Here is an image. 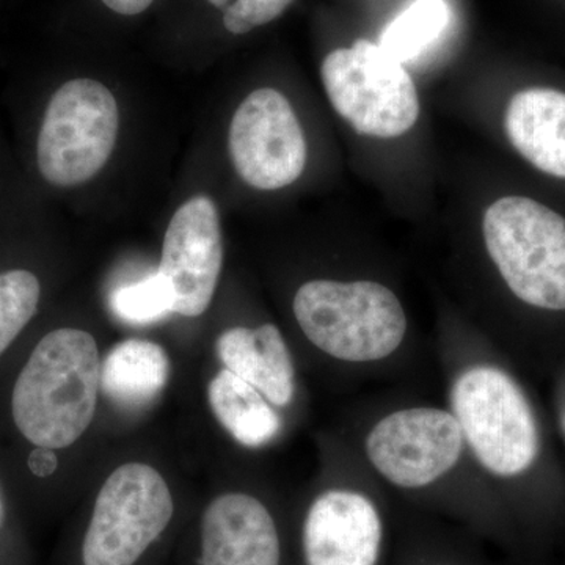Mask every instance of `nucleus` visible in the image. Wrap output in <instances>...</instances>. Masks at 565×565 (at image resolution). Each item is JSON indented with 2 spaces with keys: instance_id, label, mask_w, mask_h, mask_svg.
Wrapping results in <instances>:
<instances>
[{
  "instance_id": "nucleus-1",
  "label": "nucleus",
  "mask_w": 565,
  "mask_h": 565,
  "mask_svg": "<svg viewBox=\"0 0 565 565\" xmlns=\"http://www.w3.org/2000/svg\"><path fill=\"white\" fill-rule=\"evenodd\" d=\"M334 430L401 503L481 537L500 535L505 508L445 403L401 390L375 394L351 404Z\"/></svg>"
},
{
  "instance_id": "nucleus-7",
  "label": "nucleus",
  "mask_w": 565,
  "mask_h": 565,
  "mask_svg": "<svg viewBox=\"0 0 565 565\" xmlns=\"http://www.w3.org/2000/svg\"><path fill=\"white\" fill-rule=\"evenodd\" d=\"M174 500L158 468L126 462L96 494L82 544L84 565H134L172 522Z\"/></svg>"
},
{
  "instance_id": "nucleus-11",
  "label": "nucleus",
  "mask_w": 565,
  "mask_h": 565,
  "mask_svg": "<svg viewBox=\"0 0 565 565\" xmlns=\"http://www.w3.org/2000/svg\"><path fill=\"white\" fill-rule=\"evenodd\" d=\"M202 565H282L277 512L263 493L233 489L217 494L202 519Z\"/></svg>"
},
{
  "instance_id": "nucleus-15",
  "label": "nucleus",
  "mask_w": 565,
  "mask_h": 565,
  "mask_svg": "<svg viewBox=\"0 0 565 565\" xmlns=\"http://www.w3.org/2000/svg\"><path fill=\"white\" fill-rule=\"evenodd\" d=\"M207 403L223 430L248 451H263L281 440L289 419L255 386L222 367L207 385Z\"/></svg>"
},
{
  "instance_id": "nucleus-9",
  "label": "nucleus",
  "mask_w": 565,
  "mask_h": 565,
  "mask_svg": "<svg viewBox=\"0 0 565 565\" xmlns=\"http://www.w3.org/2000/svg\"><path fill=\"white\" fill-rule=\"evenodd\" d=\"M234 169L248 185L277 191L299 180L307 163V141L285 95L259 88L244 99L230 126Z\"/></svg>"
},
{
  "instance_id": "nucleus-2",
  "label": "nucleus",
  "mask_w": 565,
  "mask_h": 565,
  "mask_svg": "<svg viewBox=\"0 0 565 565\" xmlns=\"http://www.w3.org/2000/svg\"><path fill=\"white\" fill-rule=\"evenodd\" d=\"M434 362L445 404L456 416L479 473L505 508L533 481L545 459L535 405L505 353L471 323L446 319L438 327Z\"/></svg>"
},
{
  "instance_id": "nucleus-16",
  "label": "nucleus",
  "mask_w": 565,
  "mask_h": 565,
  "mask_svg": "<svg viewBox=\"0 0 565 565\" xmlns=\"http://www.w3.org/2000/svg\"><path fill=\"white\" fill-rule=\"evenodd\" d=\"M172 375V362L161 344L150 340L121 341L102 362V392L125 411L148 407L161 396Z\"/></svg>"
},
{
  "instance_id": "nucleus-14",
  "label": "nucleus",
  "mask_w": 565,
  "mask_h": 565,
  "mask_svg": "<svg viewBox=\"0 0 565 565\" xmlns=\"http://www.w3.org/2000/svg\"><path fill=\"white\" fill-rule=\"evenodd\" d=\"M396 503V539L390 565H487L481 552V535Z\"/></svg>"
},
{
  "instance_id": "nucleus-8",
  "label": "nucleus",
  "mask_w": 565,
  "mask_h": 565,
  "mask_svg": "<svg viewBox=\"0 0 565 565\" xmlns=\"http://www.w3.org/2000/svg\"><path fill=\"white\" fill-rule=\"evenodd\" d=\"M118 106L99 82H66L52 96L36 147L39 169L55 185L92 180L109 161L118 134Z\"/></svg>"
},
{
  "instance_id": "nucleus-4",
  "label": "nucleus",
  "mask_w": 565,
  "mask_h": 565,
  "mask_svg": "<svg viewBox=\"0 0 565 565\" xmlns=\"http://www.w3.org/2000/svg\"><path fill=\"white\" fill-rule=\"evenodd\" d=\"M319 471L300 514L302 565H390L393 494L338 430L319 435Z\"/></svg>"
},
{
  "instance_id": "nucleus-20",
  "label": "nucleus",
  "mask_w": 565,
  "mask_h": 565,
  "mask_svg": "<svg viewBox=\"0 0 565 565\" xmlns=\"http://www.w3.org/2000/svg\"><path fill=\"white\" fill-rule=\"evenodd\" d=\"M103 2L115 13L134 17V14H140L141 11L147 10L154 0H103Z\"/></svg>"
},
{
  "instance_id": "nucleus-5",
  "label": "nucleus",
  "mask_w": 565,
  "mask_h": 565,
  "mask_svg": "<svg viewBox=\"0 0 565 565\" xmlns=\"http://www.w3.org/2000/svg\"><path fill=\"white\" fill-rule=\"evenodd\" d=\"M482 243L508 292L526 307L565 311V218L525 196H504L487 210Z\"/></svg>"
},
{
  "instance_id": "nucleus-19",
  "label": "nucleus",
  "mask_w": 565,
  "mask_h": 565,
  "mask_svg": "<svg viewBox=\"0 0 565 565\" xmlns=\"http://www.w3.org/2000/svg\"><path fill=\"white\" fill-rule=\"evenodd\" d=\"M223 13L226 31L243 35L269 24L285 13L292 0H207Z\"/></svg>"
},
{
  "instance_id": "nucleus-3",
  "label": "nucleus",
  "mask_w": 565,
  "mask_h": 565,
  "mask_svg": "<svg viewBox=\"0 0 565 565\" xmlns=\"http://www.w3.org/2000/svg\"><path fill=\"white\" fill-rule=\"evenodd\" d=\"M102 390L95 337L76 327L41 334L0 388V444L13 445L7 470L17 481H47L58 455L90 429Z\"/></svg>"
},
{
  "instance_id": "nucleus-10",
  "label": "nucleus",
  "mask_w": 565,
  "mask_h": 565,
  "mask_svg": "<svg viewBox=\"0 0 565 565\" xmlns=\"http://www.w3.org/2000/svg\"><path fill=\"white\" fill-rule=\"evenodd\" d=\"M222 266L217 207L207 196H193L170 221L158 270L172 288L174 313L184 318L202 316L214 299Z\"/></svg>"
},
{
  "instance_id": "nucleus-22",
  "label": "nucleus",
  "mask_w": 565,
  "mask_h": 565,
  "mask_svg": "<svg viewBox=\"0 0 565 565\" xmlns=\"http://www.w3.org/2000/svg\"><path fill=\"white\" fill-rule=\"evenodd\" d=\"M561 423H563V430L565 434V412H564L563 418H561Z\"/></svg>"
},
{
  "instance_id": "nucleus-12",
  "label": "nucleus",
  "mask_w": 565,
  "mask_h": 565,
  "mask_svg": "<svg viewBox=\"0 0 565 565\" xmlns=\"http://www.w3.org/2000/svg\"><path fill=\"white\" fill-rule=\"evenodd\" d=\"M215 353L225 370L255 386L291 419L302 401V385L296 353L277 323L230 327L218 334Z\"/></svg>"
},
{
  "instance_id": "nucleus-6",
  "label": "nucleus",
  "mask_w": 565,
  "mask_h": 565,
  "mask_svg": "<svg viewBox=\"0 0 565 565\" xmlns=\"http://www.w3.org/2000/svg\"><path fill=\"white\" fill-rule=\"evenodd\" d=\"M321 76L334 110L362 136L394 139L418 121L414 79L373 41L356 40L351 47L330 52Z\"/></svg>"
},
{
  "instance_id": "nucleus-17",
  "label": "nucleus",
  "mask_w": 565,
  "mask_h": 565,
  "mask_svg": "<svg viewBox=\"0 0 565 565\" xmlns=\"http://www.w3.org/2000/svg\"><path fill=\"white\" fill-rule=\"evenodd\" d=\"M449 22L451 9L446 0H414L386 25L379 46L404 65L440 40Z\"/></svg>"
},
{
  "instance_id": "nucleus-13",
  "label": "nucleus",
  "mask_w": 565,
  "mask_h": 565,
  "mask_svg": "<svg viewBox=\"0 0 565 565\" xmlns=\"http://www.w3.org/2000/svg\"><path fill=\"white\" fill-rule=\"evenodd\" d=\"M504 128L516 151L535 169L565 178V93L519 92L505 110Z\"/></svg>"
},
{
  "instance_id": "nucleus-18",
  "label": "nucleus",
  "mask_w": 565,
  "mask_h": 565,
  "mask_svg": "<svg viewBox=\"0 0 565 565\" xmlns=\"http://www.w3.org/2000/svg\"><path fill=\"white\" fill-rule=\"evenodd\" d=\"M110 308L122 322L147 326L174 313V299L169 281L154 273L143 280L115 289Z\"/></svg>"
},
{
  "instance_id": "nucleus-21",
  "label": "nucleus",
  "mask_w": 565,
  "mask_h": 565,
  "mask_svg": "<svg viewBox=\"0 0 565 565\" xmlns=\"http://www.w3.org/2000/svg\"><path fill=\"white\" fill-rule=\"evenodd\" d=\"M3 481L6 479L0 475V534H2L3 526L7 523V512H9V505H7V492L6 487H3Z\"/></svg>"
}]
</instances>
